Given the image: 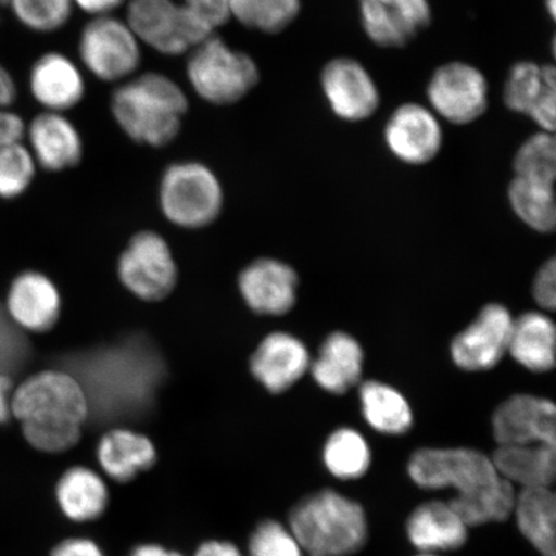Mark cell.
<instances>
[{"label":"cell","instance_id":"obj_1","mask_svg":"<svg viewBox=\"0 0 556 556\" xmlns=\"http://www.w3.org/2000/svg\"><path fill=\"white\" fill-rule=\"evenodd\" d=\"M413 481L427 490L452 489L448 503L470 527L504 521L513 516L516 492L498 475L492 458L471 448H424L408 464Z\"/></svg>","mask_w":556,"mask_h":556},{"label":"cell","instance_id":"obj_2","mask_svg":"<svg viewBox=\"0 0 556 556\" xmlns=\"http://www.w3.org/2000/svg\"><path fill=\"white\" fill-rule=\"evenodd\" d=\"M11 409L34 450L61 454L79 442L90 405L74 375L47 370L13 389Z\"/></svg>","mask_w":556,"mask_h":556},{"label":"cell","instance_id":"obj_3","mask_svg":"<svg viewBox=\"0 0 556 556\" xmlns=\"http://www.w3.org/2000/svg\"><path fill=\"white\" fill-rule=\"evenodd\" d=\"M190 104L189 93L170 75L139 72L114 87L109 110L130 141L162 149L180 135Z\"/></svg>","mask_w":556,"mask_h":556},{"label":"cell","instance_id":"obj_4","mask_svg":"<svg viewBox=\"0 0 556 556\" xmlns=\"http://www.w3.org/2000/svg\"><path fill=\"white\" fill-rule=\"evenodd\" d=\"M289 525L309 556H350L367 539L363 506L331 490L305 497L291 510Z\"/></svg>","mask_w":556,"mask_h":556},{"label":"cell","instance_id":"obj_5","mask_svg":"<svg viewBox=\"0 0 556 556\" xmlns=\"http://www.w3.org/2000/svg\"><path fill=\"white\" fill-rule=\"evenodd\" d=\"M185 59L187 86L200 101L214 108L240 103L261 81V68L253 55L218 34L201 41Z\"/></svg>","mask_w":556,"mask_h":556},{"label":"cell","instance_id":"obj_6","mask_svg":"<svg viewBox=\"0 0 556 556\" xmlns=\"http://www.w3.org/2000/svg\"><path fill=\"white\" fill-rule=\"evenodd\" d=\"M76 61L104 85H122L141 72L143 47L123 17H92L76 40Z\"/></svg>","mask_w":556,"mask_h":556},{"label":"cell","instance_id":"obj_7","mask_svg":"<svg viewBox=\"0 0 556 556\" xmlns=\"http://www.w3.org/2000/svg\"><path fill=\"white\" fill-rule=\"evenodd\" d=\"M124 20L139 43L164 58H186L215 33L178 0H128Z\"/></svg>","mask_w":556,"mask_h":556},{"label":"cell","instance_id":"obj_8","mask_svg":"<svg viewBox=\"0 0 556 556\" xmlns=\"http://www.w3.org/2000/svg\"><path fill=\"white\" fill-rule=\"evenodd\" d=\"M160 201L165 217L174 225L200 228L218 217L224 192L208 166L199 162H178L163 174Z\"/></svg>","mask_w":556,"mask_h":556},{"label":"cell","instance_id":"obj_9","mask_svg":"<svg viewBox=\"0 0 556 556\" xmlns=\"http://www.w3.org/2000/svg\"><path fill=\"white\" fill-rule=\"evenodd\" d=\"M117 273L124 287L146 302L168 296L178 277L168 243L155 232H141L130 240L121 256Z\"/></svg>","mask_w":556,"mask_h":556},{"label":"cell","instance_id":"obj_10","mask_svg":"<svg viewBox=\"0 0 556 556\" xmlns=\"http://www.w3.org/2000/svg\"><path fill=\"white\" fill-rule=\"evenodd\" d=\"M489 81L467 62H448L438 67L427 87L430 110L451 124L467 125L489 108Z\"/></svg>","mask_w":556,"mask_h":556},{"label":"cell","instance_id":"obj_11","mask_svg":"<svg viewBox=\"0 0 556 556\" xmlns=\"http://www.w3.org/2000/svg\"><path fill=\"white\" fill-rule=\"evenodd\" d=\"M27 89L40 111L68 114L85 102L87 74L79 62L61 51H47L34 60Z\"/></svg>","mask_w":556,"mask_h":556},{"label":"cell","instance_id":"obj_12","mask_svg":"<svg viewBox=\"0 0 556 556\" xmlns=\"http://www.w3.org/2000/svg\"><path fill=\"white\" fill-rule=\"evenodd\" d=\"M514 318L502 304H489L451 345V356L465 371H486L509 351Z\"/></svg>","mask_w":556,"mask_h":556},{"label":"cell","instance_id":"obj_13","mask_svg":"<svg viewBox=\"0 0 556 556\" xmlns=\"http://www.w3.org/2000/svg\"><path fill=\"white\" fill-rule=\"evenodd\" d=\"M321 88L332 113L345 122L371 117L380 104L377 83L361 62L350 58L333 59L321 73Z\"/></svg>","mask_w":556,"mask_h":556},{"label":"cell","instance_id":"obj_14","mask_svg":"<svg viewBox=\"0 0 556 556\" xmlns=\"http://www.w3.org/2000/svg\"><path fill=\"white\" fill-rule=\"evenodd\" d=\"M384 139L388 149L401 162L424 165L440 154L443 130L432 110L408 102L395 109L387 122Z\"/></svg>","mask_w":556,"mask_h":556},{"label":"cell","instance_id":"obj_15","mask_svg":"<svg viewBox=\"0 0 556 556\" xmlns=\"http://www.w3.org/2000/svg\"><path fill=\"white\" fill-rule=\"evenodd\" d=\"M361 24L372 43L401 48L432 23L429 0H359Z\"/></svg>","mask_w":556,"mask_h":556},{"label":"cell","instance_id":"obj_16","mask_svg":"<svg viewBox=\"0 0 556 556\" xmlns=\"http://www.w3.org/2000/svg\"><path fill=\"white\" fill-rule=\"evenodd\" d=\"M493 437L506 444H548L556 447V408L552 401L516 394L493 415Z\"/></svg>","mask_w":556,"mask_h":556},{"label":"cell","instance_id":"obj_17","mask_svg":"<svg viewBox=\"0 0 556 556\" xmlns=\"http://www.w3.org/2000/svg\"><path fill=\"white\" fill-rule=\"evenodd\" d=\"M29 149L37 165L50 172L75 168L85 156V141L67 114L40 111L26 124Z\"/></svg>","mask_w":556,"mask_h":556},{"label":"cell","instance_id":"obj_18","mask_svg":"<svg viewBox=\"0 0 556 556\" xmlns=\"http://www.w3.org/2000/svg\"><path fill=\"white\" fill-rule=\"evenodd\" d=\"M239 288L250 309L258 315L281 316L294 307L298 276L280 261L258 260L242 270Z\"/></svg>","mask_w":556,"mask_h":556},{"label":"cell","instance_id":"obj_19","mask_svg":"<svg viewBox=\"0 0 556 556\" xmlns=\"http://www.w3.org/2000/svg\"><path fill=\"white\" fill-rule=\"evenodd\" d=\"M307 346L288 332H274L256 348L250 370L268 392L280 394L296 384L311 367Z\"/></svg>","mask_w":556,"mask_h":556},{"label":"cell","instance_id":"obj_20","mask_svg":"<svg viewBox=\"0 0 556 556\" xmlns=\"http://www.w3.org/2000/svg\"><path fill=\"white\" fill-rule=\"evenodd\" d=\"M7 315L21 330L45 332L59 321L61 296L50 278L25 273L12 282L7 296Z\"/></svg>","mask_w":556,"mask_h":556},{"label":"cell","instance_id":"obj_21","mask_svg":"<svg viewBox=\"0 0 556 556\" xmlns=\"http://www.w3.org/2000/svg\"><path fill=\"white\" fill-rule=\"evenodd\" d=\"M156 448L149 437L130 429H113L97 446L100 468L115 482L127 483L154 467Z\"/></svg>","mask_w":556,"mask_h":556},{"label":"cell","instance_id":"obj_22","mask_svg":"<svg viewBox=\"0 0 556 556\" xmlns=\"http://www.w3.org/2000/svg\"><path fill=\"white\" fill-rule=\"evenodd\" d=\"M469 527L448 503L422 504L407 521V536L421 553L456 551L468 540Z\"/></svg>","mask_w":556,"mask_h":556},{"label":"cell","instance_id":"obj_23","mask_svg":"<svg viewBox=\"0 0 556 556\" xmlns=\"http://www.w3.org/2000/svg\"><path fill=\"white\" fill-rule=\"evenodd\" d=\"M309 368L324 391L343 394L356 386L363 375V346L350 333L333 332L319 348Z\"/></svg>","mask_w":556,"mask_h":556},{"label":"cell","instance_id":"obj_24","mask_svg":"<svg viewBox=\"0 0 556 556\" xmlns=\"http://www.w3.org/2000/svg\"><path fill=\"white\" fill-rule=\"evenodd\" d=\"M498 475L521 489L552 486L556 476V447L548 444H506L492 455Z\"/></svg>","mask_w":556,"mask_h":556},{"label":"cell","instance_id":"obj_25","mask_svg":"<svg viewBox=\"0 0 556 556\" xmlns=\"http://www.w3.org/2000/svg\"><path fill=\"white\" fill-rule=\"evenodd\" d=\"M55 500L64 516L76 523L99 519L109 505V489L99 472L70 468L55 484Z\"/></svg>","mask_w":556,"mask_h":556},{"label":"cell","instance_id":"obj_26","mask_svg":"<svg viewBox=\"0 0 556 556\" xmlns=\"http://www.w3.org/2000/svg\"><path fill=\"white\" fill-rule=\"evenodd\" d=\"M555 325L540 312L514 319L509 351L520 366L532 372L552 371L555 366Z\"/></svg>","mask_w":556,"mask_h":556},{"label":"cell","instance_id":"obj_27","mask_svg":"<svg viewBox=\"0 0 556 556\" xmlns=\"http://www.w3.org/2000/svg\"><path fill=\"white\" fill-rule=\"evenodd\" d=\"M523 536L541 556H556V502L552 486L521 489L514 511Z\"/></svg>","mask_w":556,"mask_h":556},{"label":"cell","instance_id":"obj_28","mask_svg":"<svg viewBox=\"0 0 556 556\" xmlns=\"http://www.w3.org/2000/svg\"><path fill=\"white\" fill-rule=\"evenodd\" d=\"M361 403L368 426L384 434H405L413 427V409L403 394L380 381L361 388Z\"/></svg>","mask_w":556,"mask_h":556},{"label":"cell","instance_id":"obj_29","mask_svg":"<svg viewBox=\"0 0 556 556\" xmlns=\"http://www.w3.org/2000/svg\"><path fill=\"white\" fill-rule=\"evenodd\" d=\"M556 96V70L521 61L510 68L504 86V103L513 113L530 115L538 104Z\"/></svg>","mask_w":556,"mask_h":556},{"label":"cell","instance_id":"obj_30","mask_svg":"<svg viewBox=\"0 0 556 556\" xmlns=\"http://www.w3.org/2000/svg\"><path fill=\"white\" fill-rule=\"evenodd\" d=\"M301 11L302 0H229L231 21L266 35L287 30Z\"/></svg>","mask_w":556,"mask_h":556},{"label":"cell","instance_id":"obj_31","mask_svg":"<svg viewBox=\"0 0 556 556\" xmlns=\"http://www.w3.org/2000/svg\"><path fill=\"white\" fill-rule=\"evenodd\" d=\"M513 211L528 227L541 233L554 231L556 205L554 186L516 177L509 186Z\"/></svg>","mask_w":556,"mask_h":556},{"label":"cell","instance_id":"obj_32","mask_svg":"<svg viewBox=\"0 0 556 556\" xmlns=\"http://www.w3.org/2000/svg\"><path fill=\"white\" fill-rule=\"evenodd\" d=\"M324 462L333 477L351 481L366 475L371 465V451L356 430L343 428L326 442Z\"/></svg>","mask_w":556,"mask_h":556},{"label":"cell","instance_id":"obj_33","mask_svg":"<svg viewBox=\"0 0 556 556\" xmlns=\"http://www.w3.org/2000/svg\"><path fill=\"white\" fill-rule=\"evenodd\" d=\"M13 18L25 30L52 35L60 33L72 21L73 0H2Z\"/></svg>","mask_w":556,"mask_h":556},{"label":"cell","instance_id":"obj_34","mask_svg":"<svg viewBox=\"0 0 556 556\" xmlns=\"http://www.w3.org/2000/svg\"><path fill=\"white\" fill-rule=\"evenodd\" d=\"M516 177L554 186L556 176V143L554 134L541 130L520 146L514 159Z\"/></svg>","mask_w":556,"mask_h":556},{"label":"cell","instance_id":"obj_35","mask_svg":"<svg viewBox=\"0 0 556 556\" xmlns=\"http://www.w3.org/2000/svg\"><path fill=\"white\" fill-rule=\"evenodd\" d=\"M37 163L23 142L0 148V198L13 199L33 182Z\"/></svg>","mask_w":556,"mask_h":556},{"label":"cell","instance_id":"obj_36","mask_svg":"<svg viewBox=\"0 0 556 556\" xmlns=\"http://www.w3.org/2000/svg\"><path fill=\"white\" fill-rule=\"evenodd\" d=\"M248 556H304V552L290 528L264 520L249 540Z\"/></svg>","mask_w":556,"mask_h":556},{"label":"cell","instance_id":"obj_37","mask_svg":"<svg viewBox=\"0 0 556 556\" xmlns=\"http://www.w3.org/2000/svg\"><path fill=\"white\" fill-rule=\"evenodd\" d=\"M30 346L23 330L0 305V372L9 374L16 370L29 357Z\"/></svg>","mask_w":556,"mask_h":556},{"label":"cell","instance_id":"obj_38","mask_svg":"<svg viewBox=\"0 0 556 556\" xmlns=\"http://www.w3.org/2000/svg\"><path fill=\"white\" fill-rule=\"evenodd\" d=\"M178 2L215 33L231 23L229 0H178Z\"/></svg>","mask_w":556,"mask_h":556},{"label":"cell","instance_id":"obj_39","mask_svg":"<svg viewBox=\"0 0 556 556\" xmlns=\"http://www.w3.org/2000/svg\"><path fill=\"white\" fill-rule=\"evenodd\" d=\"M532 293L542 309L553 312L556 305V264L546 262L534 277Z\"/></svg>","mask_w":556,"mask_h":556},{"label":"cell","instance_id":"obj_40","mask_svg":"<svg viewBox=\"0 0 556 556\" xmlns=\"http://www.w3.org/2000/svg\"><path fill=\"white\" fill-rule=\"evenodd\" d=\"M26 122L17 111L0 109V148L23 142L26 136Z\"/></svg>","mask_w":556,"mask_h":556},{"label":"cell","instance_id":"obj_41","mask_svg":"<svg viewBox=\"0 0 556 556\" xmlns=\"http://www.w3.org/2000/svg\"><path fill=\"white\" fill-rule=\"evenodd\" d=\"M51 556H104L94 541L83 538L67 539L55 545Z\"/></svg>","mask_w":556,"mask_h":556},{"label":"cell","instance_id":"obj_42","mask_svg":"<svg viewBox=\"0 0 556 556\" xmlns=\"http://www.w3.org/2000/svg\"><path fill=\"white\" fill-rule=\"evenodd\" d=\"M75 11L86 13L89 18L116 15L128 0H73Z\"/></svg>","mask_w":556,"mask_h":556},{"label":"cell","instance_id":"obj_43","mask_svg":"<svg viewBox=\"0 0 556 556\" xmlns=\"http://www.w3.org/2000/svg\"><path fill=\"white\" fill-rule=\"evenodd\" d=\"M18 99V86L11 70L0 62V109L15 106Z\"/></svg>","mask_w":556,"mask_h":556},{"label":"cell","instance_id":"obj_44","mask_svg":"<svg viewBox=\"0 0 556 556\" xmlns=\"http://www.w3.org/2000/svg\"><path fill=\"white\" fill-rule=\"evenodd\" d=\"M193 556H243L240 548L228 541H207Z\"/></svg>","mask_w":556,"mask_h":556},{"label":"cell","instance_id":"obj_45","mask_svg":"<svg viewBox=\"0 0 556 556\" xmlns=\"http://www.w3.org/2000/svg\"><path fill=\"white\" fill-rule=\"evenodd\" d=\"M12 380L9 374L0 372V426L12 417Z\"/></svg>","mask_w":556,"mask_h":556},{"label":"cell","instance_id":"obj_46","mask_svg":"<svg viewBox=\"0 0 556 556\" xmlns=\"http://www.w3.org/2000/svg\"><path fill=\"white\" fill-rule=\"evenodd\" d=\"M129 556H184L182 554L169 551L162 545L144 544L135 548Z\"/></svg>","mask_w":556,"mask_h":556},{"label":"cell","instance_id":"obj_47","mask_svg":"<svg viewBox=\"0 0 556 556\" xmlns=\"http://www.w3.org/2000/svg\"><path fill=\"white\" fill-rule=\"evenodd\" d=\"M546 9L552 17L555 18L556 0H546Z\"/></svg>","mask_w":556,"mask_h":556},{"label":"cell","instance_id":"obj_48","mask_svg":"<svg viewBox=\"0 0 556 556\" xmlns=\"http://www.w3.org/2000/svg\"><path fill=\"white\" fill-rule=\"evenodd\" d=\"M417 556H437L434 554H428V553H421L420 555H417Z\"/></svg>","mask_w":556,"mask_h":556}]
</instances>
